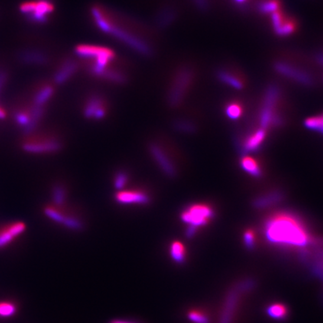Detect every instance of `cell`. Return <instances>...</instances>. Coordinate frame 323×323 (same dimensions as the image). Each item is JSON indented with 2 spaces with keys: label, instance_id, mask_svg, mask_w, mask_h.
I'll use <instances>...</instances> for the list:
<instances>
[{
  "label": "cell",
  "instance_id": "30bf717a",
  "mask_svg": "<svg viewBox=\"0 0 323 323\" xmlns=\"http://www.w3.org/2000/svg\"><path fill=\"white\" fill-rule=\"evenodd\" d=\"M62 148L60 140L55 137L36 138L25 142L23 149L31 154H50L59 151Z\"/></svg>",
  "mask_w": 323,
  "mask_h": 323
},
{
  "label": "cell",
  "instance_id": "9a60e30c",
  "mask_svg": "<svg viewBox=\"0 0 323 323\" xmlns=\"http://www.w3.org/2000/svg\"><path fill=\"white\" fill-rule=\"evenodd\" d=\"M79 59L67 58L63 62L54 76L55 82L57 84H64L69 79L73 77L80 68Z\"/></svg>",
  "mask_w": 323,
  "mask_h": 323
},
{
  "label": "cell",
  "instance_id": "f1b7e54d",
  "mask_svg": "<svg viewBox=\"0 0 323 323\" xmlns=\"http://www.w3.org/2000/svg\"><path fill=\"white\" fill-rule=\"evenodd\" d=\"M187 317L194 323H210L208 315L201 310L192 309L189 311Z\"/></svg>",
  "mask_w": 323,
  "mask_h": 323
},
{
  "label": "cell",
  "instance_id": "603a6c76",
  "mask_svg": "<svg viewBox=\"0 0 323 323\" xmlns=\"http://www.w3.org/2000/svg\"><path fill=\"white\" fill-rule=\"evenodd\" d=\"M267 313L269 317H272V318L276 319V320H282L288 317V307L280 304V303H275L268 307Z\"/></svg>",
  "mask_w": 323,
  "mask_h": 323
},
{
  "label": "cell",
  "instance_id": "ab89813d",
  "mask_svg": "<svg viewBox=\"0 0 323 323\" xmlns=\"http://www.w3.org/2000/svg\"><path fill=\"white\" fill-rule=\"evenodd\" d=\"M112 323H128V322L121 321V320H115V321L112 322Z\"/></svg>",
  "mask_w": 323,
  "mask_h": 323
},
{
  "label": "cell",
  "instance_id": "2e32d148",
  "mask_svg": "<svg viewBox=\"0 0 323 323\" xmlns=\"http://www.w3.org/2000/svg\"><path fill=\"white\" fill-rule=\"evenodd\" d=\"M177 17V10L173 5L162 6L156 14L155 25L157 30H166L174 24Z\"/></svg>",
  "mask_w": 323,
  "mask_h": 323
},
{
  "label": "cell",
  "instance_id": "d6a6232c",
  "mask_svg": "<svg viewBox=\"0 0 323 323\" xmlns=\"http://www.w3.org/2000/svg\"><path fill=\"white\" fill-rule=\"evenodd\" d=\"M66 198V191L62 186H56L53 189V199L58 206L63 205Z\"/></svg>",
  "mask_w": 323,
  "mask_h": 323
},
{
  "label": "cell",
  "instance_id": "d4e9b609",
  "mask_svg": "<svg viewBox=\"0 0 323 323\" xmlns=\"http://www.w3.org/2000/svg\"><path fill=\"white\" fill-rule=\"evenodd\" d=\"M173 126L177 130L183 132H193L195 130V126L190 120L179 118L174 120Z\"/></svg>",
  "mask_w": 323,
  "mask_h": 323
},
{
  "label": "cell",
  "instance_id": "4dcf8cb0",
  "mask_svg": "<svg viewBox=\"0 0 323 323\" xmlns=\"http://www.w3.org/2000/svg\"><path fill=\"white\" fill-rule=\"evenodd\" d=\"M23 56H24L23 59L29 63L43 65L47 62V56L39 52H29V53H24Z\"/></svg>",
  "mask_w": 323,
  "mask_h": 323
},
{
  "label": "cell",
  "instance_id": "e575fe53",
  "mask_svg": "<svg viewBox=\"0 0 323 323\" xmlns=\"http://www.w3.org/2000/svg\"><path fill=\"white\" fill-rule=\"evenodd\" d=\"M30 118H31V112L29 114L27 112L20 111L15 115V120L17 124L24 128H26L29 125Z\"/></svg>",
  "mask_w": 323,
  "mask_h": 323
},
{
  "label": "cell",
  "instance_id": "484cf974",
  "mask_svg": "<svg viewBox=\"0 0 323 323\" xmlns=\"http://www.w3.org/2000/svg\"><path fill=\"white\" fill-rule=\"evenodd\" d=\"M280 3L278 0H265L259 4L258 9L263 14H273L279 9Z\"/></svg>",
  "mask_w": 323,
  "mask_h": 323
},
{
  "label": "cell",
  "instance_id": "f546056e",
  "mask_svg": "<svg viewBox=\"0 0 323 323\" xmlns=\"http://www.w3.org/2000/svg\"><path fill=\"white\" fill-rule=\"evenodd\" d=\"M305 125L307 128L311 130H315L323 133V115L308 118L305 121Z\"/></svg>",
  "mask_w": 323,
  "mask_h": 323
},
{
  "label": "cell",
  "instance_id": "ac0fdd59",
  "mask_svg": "<svg viewBox=\"0 0 323 323\" xmlns=\"http://www.w3.org/2000/svg\"><path fill=\"white\" fill-rule=\"evenodd\" d=\"M266 135V129L259 128L246 138L243 143V150L246 152H252L259 149L264 141Z\"/></svg>",
  "mask_w": 323,
  "mask_h": 323
},
{
  "label": "cell",
  "instance_id": "8fae6325",
  "mask_svg": "<svg viewBox=\"0 0 323 323\" xmlns=\"http://www.w3.org/2000/svg\"><path fill=\"white\" fill-rule=\"evenodd\" d=\"M149 151L157 165L161 168L164 174L170 178H174L177 175V168L171 157L165 152L163 148L157 142H151Z\"/></svg>",
  "mask_w": 323,
  "mask_h": 323
},
{
  "label": "cell",
  "instance_id": "8d00e7d4",
  "mask_svg": "<svg viewBox=\"0 0 323 323\" xmlns=\"http://www.w3.org/2000/svg\"><path fill=\"white\" fill-rule=\"evenodd\" d=\"M193 1H194V4H195L197 8L201 10V11H205L208 8V0H193Z\"/></svg>",
  "mask_w": 323,
  "mask_h": 323
},
{
  "label": "cell",
  "instance_id": "7a4b0ae2",
  "mask_svg": "<svg viewBox=\"0 0 323 323\" xmlns=\"http://www.w3.org/2000/svg\"><path fill=\"white\" fill-rule=\"evenodd\" d=\"M75 53L81 67L97 80L122 86L130 79L128 65L112 49L97 44H83L76 46Z\"/></svg>",
  "mask_w": 323,
  "mask_h": 323
},
{
  "label": "cell",
  "instance_id": "83f0119b",
  "mask_svg": "<svg viewBox=\"0 0 323 323\" xmlns=\"http://www.w3.org/2000/svg\"><path fill=\"white\" fill-rule=\"evenodd\" d=\"M243 109L238 102H230L226 107V113L230 119L236 120L240 118Z\"/></svg>",
  "mask_w": 323,
  "mask_h": 323
},
{
  "label": "cell",
  "instance_id": "9c48e42d",
  "mask_svg": "<svg viewBox=\"0 0 323 323\" xmlns=\"http://www.w3.org/2000/svg\"><path fill=\"white\" fill-rule=\"evenodd\" d=\"M280 97V90L275 86H270L266 91L263 107L260 113V125L266 129L271 125L281 123V118L275 114V107Z\"/></svg>",
  "mask_w": 323,
  "mask_h": 323
},
{
  "label": "cell",
  "instance_id": "d6986e66",
  "mask_svg": "<svg viewBox=\"0 0 323 323\" xmlns=\"http://www.w3.org/2000/svg\"><path fill=\"white\" fill-rule=\"evenodd\" d=\"M217 77L222 81V83L228 85L233 89H243L244 83L243 81L236 74H233L227 70H221L217 73Z\"/></svg>",
  "mask_w": 323,
  "mask_h": 323
},
{
  "label": "cell",
  "instance_id": "5bb4252c",
  "mask_svg": "<svg viewBox=\"0 0 323 323\" xmlns=\"http://www.w3.org/2000/svg\"><path fill=\"white\" fill-rule=\"evenodd\" d=\"M275 68L283 76L293 79L297 83L303 85H311L312 83V78L308 73L288 63L278 62L275 63Z\"/></svg>",
  "mask_w": 323,
  "mask_h": 323
},
{
  "label": "cell",
  "instance_id": "3957f363",
  "mask_svg": "<svg viewBox=\"0 0 323 323\" xmlns=\"http://www.w3.org/2000/svg\"><path fill=\"white\" fill-rule=\"evenodd\" d=\"M266 239L272 244L290 247H305L310 244L311 236L298 217L289 213L271 216L264 226Z\"/></svg>",
  "mask_w": 323,
  "mask_h": 323
},
{
  "label": "cell",
  "instance_id": "cb8c5ba5",
  "mask_svg": "<svg viewBox=\"0 0 323 323\" xmlns=\"http://www.w3.org/2000/svg\"><path fill=\"white\" fill-rule=\"evenodd\" d=\"M281 199V194L279 193H272L257 199L255 205L257 207H266L275 204Z\"/></svg>",
  "mask_w": 323,
  "mask_h": 323
},
{
  "label": "cell",
  "instance_id": "836d02e7",
  "mask_svg": "<svg viewBox=\"0 0 323 323\" xmlns=\"http://www.w3.org/2000/svg\"><path fill=\"white\" fill-rule=\"evenodd\" d=\"M128 180V174L125 171H119L115 175L114 185H115V188L118 189V190H121L126 185Z\"/></svg>",
  "mask_w": 323,
  "mask_h": 323
},
{
  "label": "cell",
  "instance_id": "ffe728a7",
  "mask_svg": "<svg viewBox=\"0 0 323 323\" xmlns=\"http://www.w3.org/2000/svg\"><path fill=\"white\" fill-rule=\"evenodd\" d=\"M170 255L174 262L184 263L187 258V249L184 245L179 241H174L170 246Z\"/></svg>",
  "mask_w": 323,
  "mask_h": 323
},
{
  "label": "cell",
  "instance_id": "8992f818",
  "mask_svg": "<svg viewBox=\"0 0 323 323\" xmlns=\"http://www.w3.org/2000/svg\"><path fill=\"white\" fill-rule=\"evenodd\" d=\"M253 288L252 281H245L236 285L227 294L222 308L220 323H233L242 297Z\"/></svg>",
  "mask_w": 323,
  "mask_h": 323
},
{
  "label": "cell",
  "instance_id": "ba28073f",
  "mask_svg": "<svg viewBox=\"0 0 323 323\" xmlns=\"http://www.w3.org/2000/svg\"><path fill=\"white\" fill-rule=\"evenodd\" d=\"M20 11L28 16L33 22L44 24L50 14L55 11V5L51 0H35L25 2L20 6Z\"/></svg>",
  "mask_w": 323,
  "mask_h": 323
},
{
  "label": "cell",
  "instance_id": "4316f807",
  "mask_svg": "<svg viewBox=\"0 0 323 323\" xmlns=\"http://www.w3.org/2000/svg\"><path fill=\"white\" fill-rule=\"evenodd\" d=\"M295 30V24L293 22V20H288V19L286 20V18H285L282 24L275 31L278 35L288 36L292 34Z\"/></svg>",
  "mask_w": 323,
  "mask_h": 323
},
{
  "label": "cell",
  "instance_id": "6da1fadb",
  "mask_svg": "<svg viewBox=\"0 0 323 323\" xmlns=\"http://www.w3.org/2000/svg\"><path fill=\"white\" fill-rule=\"evenodd\" d=\"M91 20L99 31L145 57L157 50L156 32L139 20L102 4L89 9Z\"/></svg>",
  "mask_w": 323,
  "mask_h": 323
},
{
  "label": "cell",
  "instance_id": "1f68e13d",
  "mask_svg": "<svg viewBox=\"0 0 323 323\" xmlns=\"http://www.w3.org/2000/svg\"><path fill=\"white\" fill-rule=\"evenodd\" d=\"M17 311L15 305L8 301L0 302V317L8 318L12 317Z\"/></svg>",
  "mask_w": 323,
  "mask_h": 323
},
{
  "label": "cell",
  "instance_id": "74e56055",
  "mask_svg": "<svg viewBox=\"0 0 323 323\" xmlns=\"http://www.w3.org/2000/svg\"><path fill=\"white\" fill-rule=\"evenodd\" d=\"M318 60L320 63H322V64L323 65V54L320 55V56H318Z\"/></svg>",
  "mask_w": 323,
  "mask_h": 323
},
{
  "label": "cell",
  "instance_id": "44dd1931",
  "mask_svg": "<svg viewBox=\"0 0 323 323\" xmlns=\"http://www.w3.org/2000/svg\"><path fill=\"white\" fill-rule=\"evenodd\" d=\"M54 94V88L52 85H45L38 91L34 97L35 106H43L47 103Z\"/></svg>",
  "mask_w": 323,
  "mask_h": 323
},
{
  "label": "cell",
  "instance_id": "f35d334b",
  "mask_svg": "<svg viewBox=\"0 0 323 323\" xmlns=\"http://www.w3.org/2000/svg\"><path fill=\"white\" fill-rule=\"evenodd\" d=\"M234 1L236 2V3L242 4L244 3V2H246L247 0H234Z\"/></svg>",
  "mask_w": 323,
  "mask_h": 323
},
{
  "label": "cell",
  "instance_id": "5b68a950",
  "mask_svg": "<svg viewBox=\"0 0 323 323\" xmlns=\"http://www.w3.org/2000/svg\"><path fill=\"white\" fill-rule=\"evenodd\" d=\"M111 109L110 100L104 94L92 92L84 97L82 112L85 118L91 121H101L108 116Z\"/></svg>",
  "mask_w": 323,
  "mask_h": 323
},
{
  "label": "cell",
  "instance_id": "4fadbf2b",
  "mask_svg": "<svg viewBox=\"0 0 323 323\" xmlns=\"http://www.w3.org/2000/svg\"><path fill=\"white\" fill-rule=\"evenodd\" d=\"M46 216L50 218L54 222L63 225L66 227L71 229L73 230H79L83 229V221L81 220L79 217L73 215L65 214L63 213L61 210L55 208L53 207H47L44 210Z\"/></svg>",
  "mask_w": 323,
  "mask_h": 323
},
{
  "label": "cell",
  "instance_id": "52a82bcc",
  "mask_svg": "<svg viewBox=\"0 0 323 323\" xmlns=\"http://www.w3.org/2000/svg\"><path fill=\"white\" fill-rule=\"evenodd\" d=\"M214 216L213 209L208 204H194L184 209L180 214V219L188 227L197 230L199 227L208 224Z\"/></svg>",
  "mask_w": 323,
  "mask_h": 323
},
{
  "label": "cell",
  "instance_id": "e0dca14e",
  "mask_svg": "<svg viewBox=\"0 0 323 323\" xmlns=\"http://www.w3.org/2000/svg\"><path fill=\"white\" fill-rule=\"evenodd\" d=\"M26 230L24 222H15L11 226L0 230V249L9 244L17 236L22 234Z\"/></svg>",
  "mask_w": 323,
  "mask_h": 323
},
{
  "label": "cell",
  "instance_id": "277c9868",
  "mask_svg": "<svg viewBox=\"0 0 323 323\" xmlns=\"http://www.w3.org/2000/svg\"><path fill=\"white\" fill-rule=\"evenodd\" d=\"M195 78V72L189 65L177 66L170 76L165 92V102L171 109L180 107L188 96Z\"/></svg>",
  "mask_w": 323,
  "mask_h": 323
},
{
  "label": "cell",
  "instance_id": "d590c367",
  "mask_svg": "<svg viewBox=\"0 0 323 323\" xmlns=\"http://www.w3.org/2000/svg\"><path fill=\"white\" fill-rule=\"evenodd\" d=\"M245 244L249 249H252L255 245V235L253 230H246L244 234Z\"/></svg>",
  "mask_w": 323,
  "mask_h": 323
},
{
  "label": "cell",
  "instance_id": "7402d4cb",
  "mask_svg": "<svg viewBox=\"0 0 323 323\" xmlns=\"http://www.w3.org/2000/svg\"><path fill=\"white\" fill-rule=\"evenodd\" d=\"M241 166L246 172L252 174L254 177H259L262 174L259 163L252 157H243L241 160Z\"/></svg>",
  "mask_w": 323,
  "mask_h": 323
},
{
  "label": "cell",
  "instance_id": "7c38bea8",
  "mask_svg": "<svg viewBox=\"0 0 323 323\" xmlns=\"http://www.w3.org/2000/svg\"><path fill=\"white\" fill-rule=\"evenodd\" d=\"M115 201L119 204L129 205H146L151 201V197L148 192L143 190H121L115 194Z\"/></svg>",
  "mask_w": 323,
  "mask_h": 323
}]
</instances>
